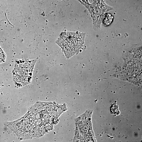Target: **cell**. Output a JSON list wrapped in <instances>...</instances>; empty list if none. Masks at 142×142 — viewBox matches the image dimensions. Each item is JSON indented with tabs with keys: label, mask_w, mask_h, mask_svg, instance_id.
Here are the masks:
<instances>
[{
	"label": "cell",
	"mask_w": 142,
	"mask_h": 142,
	"mask_svg": "<svg viewBox=\"0 0 142 142\" xmlns=\"http://www.w3.org/2000/svg\"><path fill=\"white\" fill-rule=\"evenodd\" d=\"M85 33L63 32L56 41L67 57L69 58L79 52L84 44Z\"/></svg>",
	"instance_id": "1"
},
{
	"label": "cell",
	"mask_w": 142,
	"mask_h": 142,
	"mask_svg": "<svg viewBox=\"0 0 142 142\" xmlns=\"http://www.w3.org/2000/svg\"><path fill=\"white\" fill-rule=\"evenodd\" d=\"M89 10L94 26L97 28L100 27L105 14L113 8L106 4L103 0H78Z\"/></svg>",
	"instance_id": "2"
},
{
	"label": "cell",
	"mask_w": 142,
	"mask_h": 142,
	"mask_svg": "<svg viewBox=\"0 0 142 142\" xmlns=\"http://www.w3.org/2000/svg\"><path fill=\"white\" fill-rule=\"evenodd\" d=\"M35 63L34 61L27 60L17 63L13 74L16 83L23 85L30 82Z\"/></svg>",
	"instance_id": "3"
},
{
	"label": "cell",
	"mask_w": 142,
	"mask_h": 142,
	"mask_svg": "<svg viewBox=\"0 0 142 142\" xmlns=\"http://www.w3.org/2000/svg\"><path fill=\"white\" fill-rule=\"evenodd\" d=\"M103 18V23L105 26L109 25L111 22L113 17L109 13H105Z\"/></svg>",
	"instance_id": "4"
},
{
	"label": "cell",
	"mask_w": 142,
	"mask_h": 142,
	"mask_svg": "<svg viewBox=\"0 0 142 142\" xmlns=\"http://www.w3.org/2000/svg\"><path fill=\"white\" fill-rule=\"evenodd\" d=\"M6 55L0 47V63L3 62L5 60Z\"/></svg>",
	"instance_id": "5"
}]
</instances>
